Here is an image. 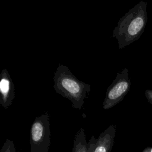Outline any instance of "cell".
Segmentation results:
<instances>
[{
  "mask_svg": "<svg viewBox=\"0 0 152 152\" xmlns=\"http://www.w3.org/2000/svg\"><path fill=\"white\" fill-rule=\"evenodd\" d=\"M147 22V2L141 1L119 19L113 30L112 37L117 39L119 48L137 40L143 33Z\"/></svg>",
  "mask_w": 152,
  "mask_h": 152,
  "instance_id": "6da1fadb",
  "label": "cell"
},
{
  "mask_svg": "<svg viewBox=\"0 0 152 152\" xmlns=\"http://www.w3.org/2000/svg\"><path fill=\"white\" fill-rule=\"evenodd\" d=\"M55 91L72 102V107L81 109L87 94L91 90L90 84L79 80L68 66L59 65L53 77Z\"/></svg>",
  "mask_w": 152,
  "mask_h": 152,
  "instance_id": "7a4b0ae2",
  "label": "cell"
},
{
  "mask_svg": "<svg viewBox=\"0 0 152 152\" xmlns=\"http://www.w3.org/2000/svg\"><path fill=\"white\" fill-rule=\"evenodd\" d=\"M50 123L48 113L35 118L30 129V152H48L50 145Z\"/></svg>",
  "mask_w": 152,
  "mask_h": 152,
  "instance_id": "3957f363",
  "label": "cell"
},
{
  "mask_svg": "<svg viewBox=\"0 0 152 152\" xmlns=\"http://www.w3.org/2000/svg\"><path fill=\"white\" fill-rule=\"evenodd\" d=\"M130 88L128 69L125 68L117 73L115 79L108 87L103 103V109H109L121 102L129 92Z\"/></svg>",
  "mask_w": 152,
  "mask_h": 152,
  "instance_id": "277c9868",
  "label": "cell"
},
{
  "mask_svg": "<svg viewBox=\"0 0 152 152\" xmlns=\"http://www.w3.org/2000/svg\"><path fill=\"white\" fill-rule=\"evenodd\" d=\"M115 132V125H111L97 138L92 135L87 142V152H110L114 144Z\"/></svg>",
  "mask_w": 152,
  "mask_h": 152,
  "instance_id": "5b68a950",
  "label": "cell"
},
{
  "mask_svg": "<svg viewBox=\"0 0 152 152\" xmlns=\"http://www.w3.org/2000/svg\"><path fill=\"white\" fill-rule=\"evenodd\" d=\"M15 98V87L7 69L0 74V104L5 109L10 106Z\"/></svg>",
  "mask_w": 152,
  "mask_h": 152,
  "instance_id": "8992f818",
  "label": "cell"
},
{
  "mask_svg": "<svg viewBox=\"0 0 152 152\" xmlns=\"http://www.w3.org/2000/svg\"><path fill=\"white\" fill-rule=\"evenodd\" d=\"M87 142L84 130L81 128L76 134L72 148V152H87Z\"/></svg>",
  "mask_w": 152,
  "mask_h": 152,
  "instance_id": "52a82bcc",
  "label": "cell"
},
{
  "mask_svg": "<svg viewBox=\"0 0 152 152\" xmlns=\"http://www.w3.org/2000/svg\"><path fill=\"white\" fill-rule=\"evenodd\" d=\"M0 152H16L14 142L11 140L7 139Z\"/></svg>",
  "mask_w": 152,
  "mask_h": 152,
  "instance_id": "ba28073f",
  "label": "cell"
},
{
  "mask_svg": "<svg viewBox=\"0 0 152 152\" xmlns=\"http://www.w3.org/2000/svg\"><path fill=\"white\" fill-rule=\"evenodd\" d=\"M145 96L147 101L152 104V90H146L145 91Z\"/></svg>",
  "mask_w": 152,
  "mask_h": 152,
  "instance_id": "9c48e42d",
  "label": "cell"
},
{
  "mask_svg": "<svg viewBox=\"0 0 152 152\" xmlns=\"http://www.w3.org/2000/svg\"><path fill=\"white\" fill-rule=\"evenodd\" d=\"M142 152H152V147H147L145 148Z\"/></svg>",
  "mask_w": 152,
  "mask_h": 152,
  "instance_id": "30bf717a",
  "label": "cell"
}]
</instances>
